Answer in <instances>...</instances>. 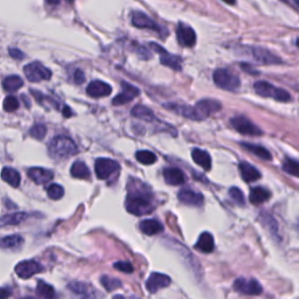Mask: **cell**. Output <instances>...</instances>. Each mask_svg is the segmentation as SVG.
<instances>
[{"instance_id":"40","label":"cell","mask_w":299,"mask_h":299,"mask_svg":"<svg viewBox=\"0 0 299 299\" xmlns=\"http://www.w3.org/2000/svg\"><path fill=\"white\" fill-rule=\"evenodd\" d=\"M30 134L32 136L34 139L42 140V139H44V137H46V134H47V128L44 126V124H36L32 128H30Z\"/></svg>"},{"instance_id":"3","label":"cell","mask_w":299,"mask_h":299,"mask_svg":"<svg viewBox=\"0 0 299 299\" xmlns=\"http://www.w3.org/2000/svg\"><path fill=\"white\" fill-rule=\"evenodd\" d=\"M48 151L52 158L54 159H64L70 158L78 154V146L70 138L66 136H58L52 139L48 146Z\"/></svg>"},{"instance_id":"45","label":"cell","mask_w":299,"mask_h":299,"mask_svg":"<svg viewBox=\"0 0 299 299\" xmlns=\"http://www.w3.org/2000/svg\"><path fill=\"white\" fill-rule=\"evenodd\" d=\"M8 53L13 58H16V60H22V58H25V55H24L22 52L19 50H16V48H11V50H8Z\"/></svg>"},{"instance_id":"21","label":"cell","mask_w":299,"mask_h":299,"mask_svg":"<svg viewBox=\"0 0 299 299\" xmlns=\"http://www.w3.org/2000/svg\"><path fill=\"white\" fill-rule=\"evenodd\" d=\"M165 182L170 186H182L186 182V176L182 170L176 168H165L164 172Z\"/></svg>"},{"instance_id":"30","label":"cell","mask_w":299,"mask_h":299,"mask_svg":"<svg viewBox=\"0 0 299 299\" xmlns=\"http://www.w3.org/2000/svg\"><path fill=\"white\" fill-rule=\"evenodd\" d=\"M131 114L134 118H138V120L148 122V123H152V122L156 120V114L154 111L148 108L142 106H134L131 111Z\"/></svg>"},{"instance_id":"10","label":"cell","mask_w":299,"mask_h":299,"mask_svg":"<svg viewBox=\"0 0 299 299\" xmlns=\"http://www.w3.org/2000/svg\"><path fill=\"white\" fill-rule=\"evenodd\" d=\"M234 288L240 294L246 296H260L263 292V288L256 280L248 278H238L234 283Z\"/></svg>"},{"instance_id":"22","label":"cell","mask_w":299,"mask_h":299,"mask_svg":"<svg viewBox=\"0 0 299 299\" xmlns=\"http://www.w3.org/2000/svg\"><path fill=\"white\" fill-rule=\"evenodd\" d=\"M192 158L196 165L202 168L204 171H210L212 168V157L207 151L200 148H194L192 151Z\"/></svg>"},{"instance_id":"7","label":"cell","mask_w":299,"mask_h":299,"mask_svg":"<svg viewBox=\"0 0 299 299\" xmlns=\"http://www.w3.org/2000/svg\"><path fill=\"white\" fill-rule=\"evenodd\" d=\"M24 72H25V75L28 78V81L32 83L48 81V80L52 78V72L46 67H44L40 62H33V64H27Z\"/></svg>"},{"instance_id":"39","label":"cell","mask_w":299,"mask_h":299,"mask_svg":"<svg viewBox=\"0 0 299 299\" xmlns=\"http://www.w3.org/2000/svg\"><path fill=\"white\" fill-rule=\"evenodd\" d=\"M48 196L52 200H60L64 196V187L58 185V184H53L47 188Z\"/></svg>"},{"instance_id":"51","label":"cell","mask_w":299,"mask_h":299,"mask_svg":"<svg viewBox=\"0 0 299 299\" xmlns=\"http://www.w3.org/2000/svg\"><path fill=\"white\" fill-rule=\"evenodd\" d=\"M294 4H296V5H297V6H298V8H299V0H294Z\"/></svg>"},{"instance_id":"23","label":"cell","mask_w":299,"mask_h":299,"mask_svg":"<svg viewBox=\"0 0 299 299\" xmlns=\"http://www.w3.org/2000/svg\"><path fill=\"white\" fill-rule=\"evenodd\" d=\"M240 172H241V176L243 180L246 182H255L257 180L260 179V172L256 168H254L252 165L248 164V162H242L240 165Z\"/></svg>"},{"instance_id":"29","label":"cell","mask_w":299,"mask_h":299,"mask_svg":"<svg viewBox=\"0 0 299 299\" xmlns=\"http://www.w3.org/2000/svg\"><path fill=\"white\" fill-rule=\"evenodd\" d=\"M241 146L243 148H246V151L252 152V154L257 156V157L263 159V160H271L272 157H271V154L266 148L260 145H255V144H250V142H242Z\"/></svg>"},{"instance_id":"38","label":"cell","mask_w":299,"mask_h":299,"mask_svg":"<svg viewBox=\"0 0 299 299\" xmlns=\"http://www.w3.org/2000/svg\"><path fill=\"white\" fill-rule=\"evenodd\" d=\"M100 282H102V285L106 288L108 292H112L116 290V288L122 286V282L117 278H112L110 276H103L100 278Z\"/></svg>"},{"instance_id":"32","label":"cell","mask_w":299,"mask_h":299,"mask_svg":"<svg viewBox=\"0 0 299 299\" xmlns=\"http://www.w3.org/2000/svg\"><path fill=\"white\" fill-rule=\"evenodd\" d=\"M72 176L76 179H82V180H86L90 178V171L84 162H76L74 165L72 166L70 170Z\"/></svg>"},{"instance_id":"25","label":"cell","mask_w":299,"mask_h":299,"mask_svg":"<svg viewBox=\"0 0 299 299\" xmlns=\"http://www.w3.org/2000/svg\"><path fill=\"white\" fill-rule=\"evenodd\" d=\"M166 109L173 111V112L180 114V116L188 118V120H196V110H194V106H185V104H166Z\"/></svg>"},{"instance_id":"17","label":"cell","mask_w":299,"mask_h":299,"mask_svg":"<svg viewBox=\"0 0 299 299\" xmlns=\"http://www.w3.org/2000/svg\"><path fill=\"white\" fill-rule=\"evenodd\" d=\"M132 25L140 30H156V32H160L162 30L154 20H152L148 16L142 12L134 13V16H132Z\"/></svg>"},{"instance_id":"14","label":"cell","mask_w":299,"mask_h":299,"mask_svg":"<svg viewBox=\"0 0 299 299\" xmlns=\"http://www.w3.org/2000/svg\"><path fill=\"white\" fill-rule=\"evenodd\" d=\"M171 283V278H170L168 274L156 272L152 274L148 282H146V288H148L150 294H156V292L162 290V288H168Z\"/></svg>"},{"instance_id":"37","label":"cell","mask_w":299,"mask_h":299,"mask_svg":"<svg viewBox=\"0 0 299 299\" xmlns=\"http://www.w3.org/2000/svg\"><path fill=\"white\" fill-rule=\"evenodd\" d=\"M283 170L288 174L297 176L299 178V162L294 160V159H285L283 162Z\"/></svg>"},{"instance_id":"20","label":"cell","mask_w":299,"mask_h":299,"mask_svg":"<svg viewBox=\"0 0 299 299\" xmlns=\"http://www.w3.org/2000/svg\"><path fill=\"white\" fill-rule=\"evenodd\" d=\"M180 202L188 204V206H196L199 207L204 204V196L202 194L196 192L192 190H182L178 194Z\"/></svg>"},{"instance_id":"42","label":"cell","mask_w":299,"mask_h":299,"mask_svg":"<svg viewBox=\"0 0 299 299\" xmlns=\"http://www.w3.org/2000/svg\"><path fill=\"white\" fill-rule=\"evenodd\" d=\"M229 196H230L232 199L234 200L236 204H246L244 194H243L242 190L240 188H238V187H232V188L229 190Z\"/></svg>"},{"instance_id":"52","label":"cell","mask_w":299,"mask_h":299,"mask_svg":"<svg viewBox=\"0 0 299 299\" xmlns=\"http://www.w3.org/2000/svg\"><path fill=\"white\" fill-rule=\"evenodd\" d=\"M296 44H297V47L299 48V38L297 39V41H296Z\"/></svg>"},{"instance_id":"41","label":"cell","mask_w":299,"mask_h":299,"mask_svg":"<svg viewBox=\"0 0 299 299\" xmlns=\"http://www.w3.org/2000/svg\"><path fill=\"white\" fill-rule=\"evenodd\" d=\"M4 109L6 112H14L19 109V100L14 96H8L4 100Z\"/></svg>"},{"instance_id":"31","label":"cell","mask_w":299,"mask_h":299,"mask_svg":"<svg viewBox=\"0 0 299 299\" xmlns=\"http://www.w3.org/2000/svg\"><path fill=\"white\" fill-rule=\"evenodd\" d=\"M24 244V238L20 235L8 236L0 240V248L8 250H16Z\"/></svg>"},{"instance_id":"12","label":"cell","mask_w":299,"mask_h":299,"mask_svg":"<svg viewBox=\"0 0 299 299\" xmlns=\"http://www.w3.org/2000/svg\"><path fill=\"white\" fill-rule=\"evenodd\" d=\"M69 291L76 299H97V294L90 284L82 282H72L68 285Z\"/></svg>"},{"instance_id":"15","label":"cell","mask_w":299,"mask_h":299,"mask_svg":"<svg viewBox=\"0 0 299 299\" xmlns=\"http://www.w3.org/2000/svg\"><path fill=\"white\" fill-rule=\"evenodd\" d=\"M122 88H123V92H122L120 95L114 97L112 100L114 106H124V104L130 103L131 100H134L136 97L139 96V94H140L138 88L128 84V83H122Z\"/></svg>"},{"instance_id":"5","label":"cell","mask_w":299,"mask_h":299,"mask_svg":"<svg viewBox=\"0 0 299 299\" xmlns=\"http://www.w3.org/2000/svg\"><path fill=\"white\" fill-rule=\"evenodd\" d=\"M214 82L218 88L226 90V92H236L241 86V80L235 74L227 69H218L213 75Z\"/></svg>"},{"instance_id":"8","label":"cell","mask_w":299,"mask_h":299,"mask_svg":"<svg viewBox=\"0 0 299 299\" xmlns=\"http://www.w3.org/2000/svg\"><path fill=\"white\" fill-rule=\"evenodd\" d=\"M95 171L100 180H108L120 171V164L112 159L100 158L95 162Z\"/></svg>"},{"instance_id":"28","label":"cell","mask_w":299,"mask_h":299,"mask_svg":"<svg viewBox=\"0 0 299 299\" xmlns=\"http://www.w3.org/2000/svg\"><path fill=\"white\" fill-rule=\"evenodd\" d=\"M2 179L4 180L5 182H8V185H11L14 188H18L20 186V182H22V176H20V173L14 168H5L2 171Z\"/></svg>"},{"instance_id":"18","label":"cell","mask_w":299,"mask_h":299,"mask_svg":"<svg viewBox=\"0 0 299 299\" xmlns=\"http://www.w3.org/2000/svg\"><path fill=\"white\" fill-rule=\"evenodd\" d=\"M28 178L36 184V185H46L47 182H50L53 180L54 174L53 172L50 170L41 168H30L27 172Z\"/></svg>"},{"instance_id":"16","label":"cell","mask_w":299,"mask_h":299,"mask_svg":"<svg viewBox=\"0 0 299 299\" xmlns=\"http://www.w3.org/2000/svg\"><path fill=\"white\" fill-rule=\"evenodd\" d=\"M176 36L182 46L184 47H193L196 46V34L192 27L185 25V24H180L176 30Z\"/></svg>"},{"instance_id":"46","label":"cell","mask_w":299,"mask_h":299,"mask_svg":"<svg viewBox=\"0 0 299 299\" xmlns=\"http://www.w3.org/2000/svg\"><path fill=\"white\" fill-rule=\"evenodd\" d=\"M11 294L12 292L11 290H8V288H2V290H0V299H8Z\"/></svg>"},{"instance_id":"26","label":"cell","mask_w":299,"mask_h":299,"mask_svg":"<svg viewBox=\"0 0 299 299\" xmlns=\"http://www.w3.org/2000/svg\"><path fill=\"white\" fill-rule=\"evenodd\" d=\"M271 198V193L269 190L264 188V187H255L250 192V202L252 204H262L266 202Z\"/></svg>"},{"instance_id":"19","label":"cell","mask_w":299,"mask_h":299,"mask_svg":"<svg viewBox=\"0 0 299 299\" xmlns=\"http://www.w3.org/2000/svg\"><path fill=\"white\" fill-rule=\"evenodd\" d=\"M112 92V88L111 86L103 81H94L90 83L86 88V94L89 96L94 97V98H100V97L110 96Z\"/></svg>"},{"instance_id":"36","label":"cell","mask_w":299,"mask_h":299,"mask_svg":"<svg viewBox=\"0 0 299 299\" xmlns=\"http://www.w3.org/2000/svg\"><path fill=\"white\" fill-rule=\"evenodd\" d=\"M136 159L142 165H154L157 162V156L151 151H138L136 154Z\"/></svg>"},{"instance_id":"35","label":"cell","mask_w":299,"mask_h":299,"mask_svg":"<svg viewBox=\"0 0 299 299\" xmlns=\"http://www.w3.org/2000/svg\"><path fill=\"white\" fill-rule=\"evenodd\" d=\"M26 218H27V214L25 213L10 214L0 218V226H16L25 221Z\"/></svg>"},{"instance_id":"1","label":"cell","mask_w":299,"mask_h":299,"mask_svg":"<svg viewBox=\"0 0 299 299\" xmlns=\"http://www.w3.org/2000/svg\"><path fill=\"white\" fill-rule=\"evenodd\" d=\"M126 210L136 216H142L152 213L154 210V196L150 192L148 186L142 185L136 180L128 185V194L126 198Z\"/></svg>"},{"instance_id":"6","label":"cell","mask_w":299,"mask_h":299,"mask_svg":"<svg viewBox=\"0 0 299 299\" xmlns=\"http://www.w3.org/2000/svg\"><path fill=\"white\" fill-rule=\"evenodd\" d=\"M222 104L216 100H202L200 102L196 103V106H194L196 110V120H207L208 117L213 116V114H218V111H221Z\"/></svg>"},{"instance_id":"27","label":"cell","mask_w":299,"mask_h":299,"mask_svg":"<svg viewBox=\"0 0 299 299\" xmlns=\"http://www.w3.org/2000/svg\"><path fill=\"white\" fill-rule=\"evenodd\" d=\"M196 248L198 250H201V252L204 254H210L213 252V250L215 248V242H214V238L210 232H204L201 234L199 238V241H198Z\"/></svg>"},{"instance_id":"48","label":"cell","mask_w":299,"mask_h":299,"mask_svg":"<svg viewBox=\"0 0 299 299\" xmlns=\"http://www.w3.org/2000/svg\"><path fill=\"white\" fill-rule=\"evenodd\" d=\"M222 2H226V4H228V5H235L236 4V0H222Z\"/></svg>"},{"instance_id":"50","label":"cell","mask_w":299,"mask_h":299,"mask_svg":"<svg viewBox=\"0 0 299 299\" xmlns=\"http://www.w3.org/2000/svg\"><path fill=\"white\" fill-rule=\"evenodd\" d=\"M114 299H126V298L123 297V296H120V294H117V296H114Z\"/></svg>"},{"instance_id":"43","label":"cell","mask_w":299,"mask_h":299,"mask_svg":"<svg viewBox=\"0 0 299 299\" xmlns=\"http://www.w3.org/2000/svg\"><path fill=\"white\" fill-rule=\"evenodd\" d=\"M114 268H116L117 270H120V272H124V274L134 272V266L128 262H117L114 264Z\"/></svg>"},{"instance_id":"2","label":"cell","mask_w":299,"mask_h":299,"mask_svg":"<svg viewBox=\"0 0 299 299\" xmlns=\"http://www.w3.org/2000/svg\"><path fill=\"white\" fill-rule=\"evenodd\" d=\"M238 55L242 58H249L258 64H282L283 60L272 52L262 47H241L238 48Z\"/></svg>"},{"instance_id":"24","label":"cell","mask_w":299,"mask_h":299,"mask_svg":"<svg viewBox=\"0 0 299 299\" xmlns=\"http://www.w3.org/2000/svg\"><path fill=\"white\" fill-rule=\"evenodd\" d=\"M140 230L148 236L158 235L160 232H164V226L157 220L150 218V220H145L140 224Z\"/></svg>"},{"instance_id":"11","label":"cell","mask_w":299,"mask_h":299,"mask_svg":"<svg viewBox=\"0 0 299 299\" xmlns=\"http://www.w3.org/2000/svg\"><path fill=\"white\" fill-rule=\"evenodd\" d=\"M42 271L44 266L36 260H22L16 266V272L22 280H28Z\"/></svg>"},{"instance_id":"49","label":"cell","mask_w":299,"mask_h":299,"mask_svg":"<svg viewBox=\"0 0 299 299\" xmlns=\"http://www.w3.org/2000/svg\"><path fill=\"white\" fill-rule=\"evenodd\" d=\"M48 2H50V4H53V5H56V4H58V2H60V0H47Z\"/></svg>"},{"instance_id":"53","label":"cell","mask_w":299,"mask_h":299,"mask_svg":"<svg viewBox=\"0 0 299 299\" xmlns=\"http://www.w3.org/2000/svg\"><path fill=\"white\" fill-rule=\"evenodd\" d=\"M25 299H34V298H25Z\"/></svg>"},{"instance_id":"4","label":"cell","mask_w":299,"mask_h":299,"mask_svg":"<svg viewBox=\"0 0 299 299\" xmlns=\"http://www.w3.org/2000/svg\"><path fill=\"white\" fill-rule=\"evenodd\" d=\"M254 88H255L257 95H260V97L272 98L274 100H278V102H288V100H291V95L286 90L277 88V86H272L269 82L258 81L255 83Z\"/></svg>"},{"instance_id":"34","label":"cell","mask_w":299,"mask_h":299,"mask_svg":"<svg viewBox=\"0 0 299 299\" xmlns=\"http://www.w3.org/2000/svg\"><path fill=\"white\" fill-rule=\"evenodd\" d=\"M36 292L41 298L44 299H54L55 298V290L50 284L46 283L44 280L38 282Z\"/></svg>"},{"instance_id":"47","label":"cell","mask_w":299,"mask_h":299,"mask_svg":"<svg viewBox=\"0 0 299 299\" xmlns=\"http://www.w3.org/2000/svg\"><path fill=\"white\" fill-rule=\"evenodd\" d=\"M64 116L67 117V118H70V117L72 116V110L69 109L68 106H66V108H64Z\"/></svg>"},{"instance_id":"13","label":"cell","mask_w":299,"mask_h":299,"mask_svg":"<svg viewBox=\"0 0 299 299\" xmlns=\"http://www.w3.org/2000/svg\"><path fill=\"white\" fill-rule=\"evenodd\" d=\"M151 47L154 48V52H157V53L160 55V61L162 64L166 66V67L174 69L176 72L182 70V58L179 56L170 54L168 50H164V48L157 44H151Z\"/></svg>"},{"instance_id":"33","label":"cell","mask_w":299,"mask_h":299,"mask_svg":"<svg viewBox=\"0 0 299 299\" xmlns=\"http://www.w3.org/2000/svg\"><path fill=\"white\" fill-rule=\"evenodd\" d=\"M22 86H24V81L19 78V76H16V75L8 76V78H6L4 80V82H2V86H4L5 92H18Z\"/></svg>"},{"instance_id":"9","label":"cell","mask_w":299,"mask_h":299,"mask_svg":"<svg viewBox=\"0 0 299 299\" xmlns=\"http://www.w3.org/2000/svg\"><path fill=\"white\" fill-rule=\"evenodd\" d=\"M232 125L236 131L244 136H262L263 131L244 116H238L232 120Z\"/></svg>"},{"instance_id":"44","label":"cell","mask_w":299,"mask_h":299,"mask_svg":"<svg viewBox=\"0 0 299 299\" xmlns=\"http://www.w3.org/2000/svg\"><path fill=\"white\" fill-rule=\"evenodd\" d=\"M74 81L76 84H82V83H84V81H86L84 72H83L82 70H80V69H78L74 74Z\"/></svg>"}]
</instances>
